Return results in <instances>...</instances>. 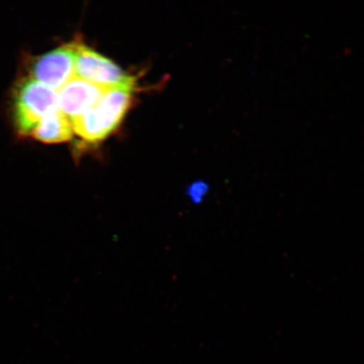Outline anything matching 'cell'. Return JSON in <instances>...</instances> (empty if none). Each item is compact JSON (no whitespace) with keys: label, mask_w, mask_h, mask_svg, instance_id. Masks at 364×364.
I'll use <instances>...</instances> for the list:
<instances>
[{"label":"cell","mask_w":364,"mask_h":364,"mask_svg":"<svg viewBox=\"0 0 364 364\" xmlns=\"http://www.w3.org/2000/svg\"><path fill=\"white\" fill-rule=\"evenodd\" d=\"M75 73L77 78L101 87L131 90L136 88L135 77L127 74L110 59L80 42H76Z\"/></svg>","instance_id":"obj_3"},{"label":"cell","mask_w":364,"mask_h":364,"mask_svg":"<svg viewBox=\"0 0 364 364\" xmlns=\"http://www.w3.org/2000/svg\"><path fill=\"white\" fill-rule=\"evenodd\" d=\"M58 108V92L31 78L23 81L15 97V121L21 134L31 135L48 113Z\"/></svg>","instance_id":"obj_2"},{"label":"cell","mask_w":364,"mask_h":364,"mask_svg":"<svg viewBox=\"0 0 364 364\" xmlns=\"http://www.w3.org/2000/svg\"><path fill=\"white\" fill-rule=\"evenodd\" d=\"M133 91L122 88L105 90L92 107L72 120L74 133L90 143L107 139L121 124L129 111Z\"/></svg>","instance_id":"obj_1"},{"label":"cell","mask_w":364,"mask_h":364,"mask_svg":"<svg viewBox=\"0 0 364 364\" xmlns=\"http://www.w3.org/2000/svg\"><path fill=\"white\" fill-rule=\"evenodd\" d=\"M209 192V186L203 181H195L188 186L186 190V195L188 196L190 201L193 204H201Z\"/></svg>","instance_id":"obj_7"},{"label":"cell","mask_w":364,"mask_h":364,"mask_svg":"<svg viewBox=\"0 0 364 364\" xmlns=\"http://www.w3.org/2000/svg\"><path fill=\"white\" fill-rule=\"evenodd\" d=\"M76 42L66 44L35 58L31 77L47 87L59 90L75 77Z\"/></svg>","instance_id":"obj_4"},{"label":"cell","mask_w":364,"mask_h":364,"mask_svg":"<svg viewBox=\"0 0 364 364\" xmlns=\"http://www.w3.org/2000/svg\"><path fill=\"white\" fill-rule=\"evenodd\" d=\"M74 134L70 118L57 108L41 119L31 135L40 142L59 144L70 141Z\"/></svg>","instance_id":"obj_6"},{"label":"cell","mask_w":364,"mask_h":364,"mask_svg":"<svg viewBox=\"0 0 364 364\" xmlns=\"http://www.w3.org/2000/svg\"><path fill=\"white\" fill-rule=\"evenodd\" d=\"M106 90L74 77L57 91L58 108L72 121L92 107Z\"/></svg>","instance_id":"obj_5"}]
</instances>
